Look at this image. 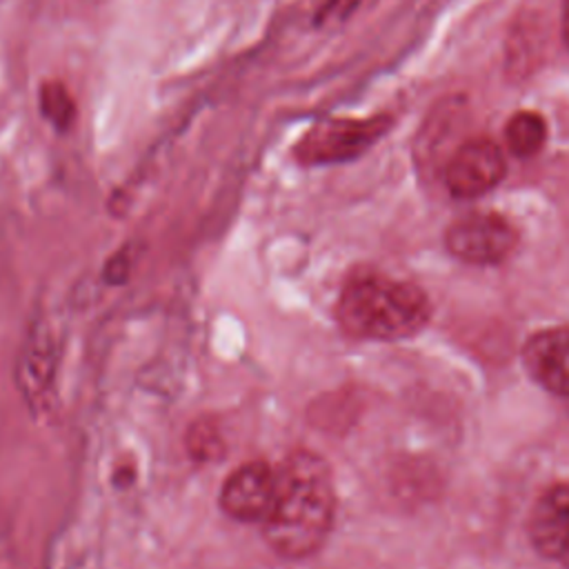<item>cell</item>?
Listing matches in <instances>:
<instances>
[{"instance_id":"obj_1","label":"cell","mask_w":569,"mask_h":569,"mask_svg":"<svg viewBox=\"0 0 569 569\" xmlns=\"http://www.w3.org/2000/svg\"><path fill=\"white\" fill-rule=\"evenodd\" d=\"M336 516L331 469L322 456L296 449L278 465V491L267 520L260 525L271 551L287 560L316 553Z\"/></svg>"},{"instance_id":"obj_2","label":"cell","mask_w":569,"mask_h":569,"mask_svg":"<svg viewBox=\"0 0 569 569\" xmlns=\"http://www.w3.org/2000/svg\"><path fill=\"white\" fill-rule=\"evenodd\" d=\"M345 333L360 340H400L418 333L429 320V300L411 282L380 273L351 276L336 305Z\"/></svg>"},{"instance_id":"obj_3","label":"cell","mask_w":569,"mask_h":569,"mask_svg":"<svg viewBox=\"0 0 569 569\" xmlns=\"http://www.w3.org/2000/svg\"><path fill=\"white\" fill-rule=\"evenodd\" d=\"M387 116L351 120H325L313 124L296 144V158L305 164H331L353 160L365 153L387 129Z\"/></svg>"},{"instance_id":"obj_4","label":"cell","mask_w":569,"mask_h":569,"mask_svg":"<svg viewBox=\"0 0 569 569\" xmlns=\"http://www.w3.org/2000/svg\"><path fill=\"white\" fill-rule=\"evenodd\" d=\"M278 491V467L251 460L236 467L220 487V509L238 522L262 525Z\"/></svg>"},{"instance_id":"obj_5","label":"cell","mask_w":569,"mask_h":569,"mask_svg":"<svg viewBox=\"0 0 569 569\" xmlns=\"http://www.w3.org/2000/svg\"><path fill=\"white\" fill-rule=\"evenodd\" d=\"M445 244L456 258L467 262H500L516 247V231L496 213L473 211L447 229Z\"/></svg>"},{"instance_id":"obj_6","label":"cell","mask_w":569,"mask_h":569,"mask_svg":"<svg viewBox=\"0 0 569 569\" xmlns=\"http://www.w3.org/2000/svg\"><path fill=\"white\" fill-rule=\"evenodd\" d=\"M507 164L500 147L487 138L465 142L447 162L445 184L456 198H478L505 178Z\"/></svg>"},{"instance_id":"obj_7","label":"cell","mask_w":569,"mask_h":569,"mask_svg":"<svg viewBox=\"0 0 569 569\" xmlns=\"http://www.w3.org/2000/svg\"><path fill=\"white\" fill-rule=\"evenodd\" d=\"M529 538L545 558L569 569V482L549 487L536 500Z\"/></svg>"},{"instance_id":"obj_8","label":"cell","mask_w":569,"mask_h":569,"mask_svg":"<svg viewBox=\"0 0 569 569\" xmlns=\"http://www.w3.org/2000/svg\"><path fill=\"white\" fill-rule=\"evenodd\" d=\"M527 373L553 396L569 398V329H542L522 349Z\"/></svg>"},{"instance_id":"obj_9","label":"cell","mask_w":569,"mask_h":569,"mask_svg":"<svg viewBox=\"0 0 569 569\" xmlns=\"http://www.w3.org/2000/svg\"><path fill=\"white\" fill-rule=\"evenodd\" d=\"M505 138L511 153L520 158H529L545 147L547 124L542 116H538L536 111H518L509 118L505 127Z\"/></svg>"},{"instance_id":"obj_10","label":"cell","mask_w":569,"mask_h":569,"mask_svg":"<svg viewBox=\"0 0 569 569\" xmlns=\"http://www.w3.org/2000/svg\"><path fill=\"white\" fill-rule=\"evenodd\" d=\"M40 111L58 129H67L76 118V104L67 87L60 82H47L40 89Z\"/></svg>"},{"instance_id":"obj_11","label":"cell","mask_w":569,"mask_h":569,"mask_svg":"<svg viewBox=\"0 0 569 569\" xmlns=\"http://www.w3.org/2000/svg\"><path fill=\"white\" fill-rule=\"evenodd\" d=\"M187 447H189L191 456L198 458V460H213V458H218L220 451L224 449L220 429H218L216 422H211V420H200V422H196V425L189 429V433H187Z\"/></svg>"},{"instance_id":"obj_12","label":"cell","mask_w":569,"mask_h":569,"mask_svg":"<svg viewBox=\"0 0 569 569\" xmlns=\"http://www.w3.org/2000/svg\"><path fill=\"white\" fill-rule=\"evenodd\" d=\"M562 38L569 44V0H562Z\"/></svg>"}]
</instances>
